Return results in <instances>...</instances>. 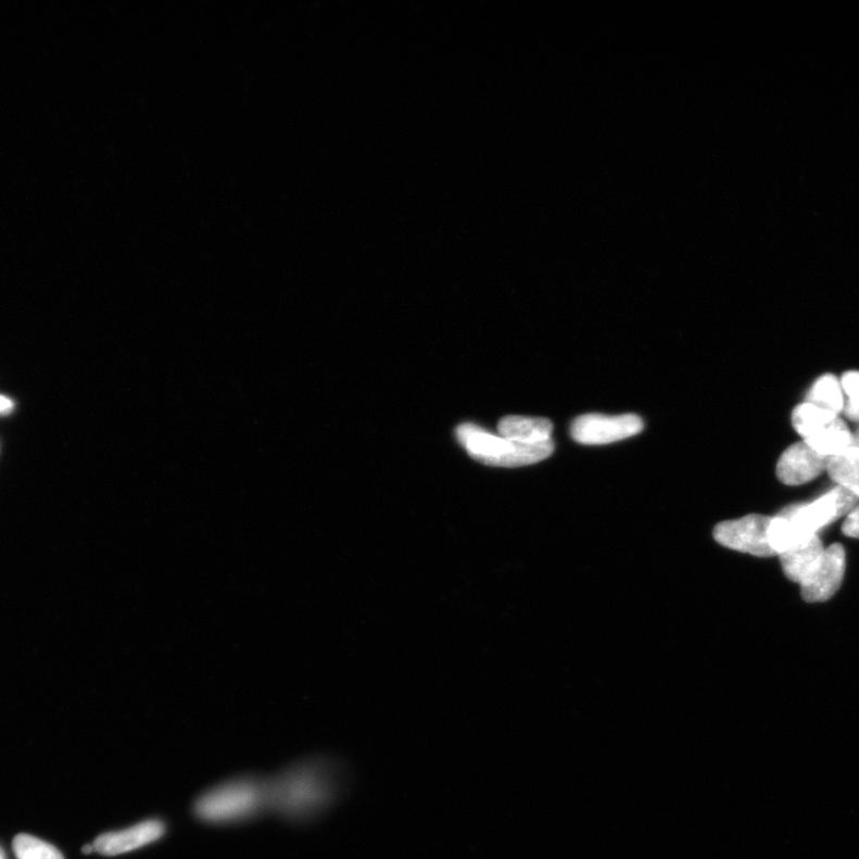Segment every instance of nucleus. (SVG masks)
I'll list each match as a JSON object with an SVG mask.
<instances>
[{
    "mask_svg": "<svg viewBox=\"0 0 859 859\" xmlns=\"http://www.w3.org/2000/svg\"><path fill=\"white\" fill-rule=\"evenodd\" d=\"M771 517L748 515L741 519L728 520L713 529V539L725 548L770 558L773 553L769 541Z\"/></svg>",
    "mask_w": 859,
    "mask_h": 859,
    "instance_id": "39448f33",
    "label": "nucleus"
},
{
    "mask_svg": "<svg viewBox=\"0 0 859 859\" xmlns=\"http://www.w3.org/2000/svg\"><path fill=\"white\" fill-rule=\"evenodd\" d=\"M828 473L838 487L850 491L859 500V446L829 458Z\"/></svg>",
    "mask_w": 859,
    "mask_h": 859,
    "instance_id": "ddd939ff",
    "label": "nucleus"
},
{
    "mask_svg": "<svg viewBox=\"0 0 859 859\" xmlns=\"http://www.w3.org/2000/svg\"><path fill=\"white\" fill-rule=\"evenodd\" d=\"M843 532L846 536L859 539V504L846 517Z\"/></svg>",
    "mask_w": 859,
    "mask_h": 859,
    "instance_id": "f3484780",
    "label": "nucleus"
},
{
    "mask_svg": "<svg viewBox=\"0 0 859 859\" xmlns=\"http://www.w3.org/2000/svg\"><path fill=\"white\" fill-rule=\"evenodd\" d=\"M793 426L805 442L824 438L828 433L846 428L844 420L829 410L812 404H801L794 409Z\"/></svg>",
    "mask_w": 859,
    "mask_h": 859,
    "instance_id": "9b49d317",
    "label": "nucleus"
},
{
    "mask_svg": "<svg viewBox=\"0 0 859 859\" xmlns=\"http://www.w3.org/2000/svg\"><path fill=\"white\" fill-rule=\"evenodd\" d=\"M858 444H859V429L856 432V434H854V446H856Z\"/></svg>",
    "mask_w": 859,
    "mask_h": 859,
    "instance_id": "aec40b11",
    "label": "nucleus"
},
{
    "mask_svg": "<svg viewBox=\"0 0 859 859\" xmlns=\"http://www.w3.org/2000/svg\"><path fill=\"white\" fill-rule=\"evenodd\" d=\"M843 393L848 395L843 413L854 421H859V371H848L842 378Z\"/></svg>",
    "mask_w": 859,
    "mask_h": 859,
    "instance_id": "dca6fc26",
    "label": "nucleus"
},
{
    "mask_svg": "<svg viewBox=\"0 0 859 859\" xmlns=\"http://www.w3.org/2000/svg\"><path fill=\"white\" fill-rule=\"evenodd\" d=\"M266 806H269L268 784L238 780L203 795L195 809L203 820L229 822L247 819Z\"/></svg>",
    "mask_w": 859,
    "mask_h": 859,
    "instance_id": "20e7f679",
    "label": "nucleus"
},
{
    "mask_svg": "<svg viewBox=\"0 0 859 859\" xmlns=\"http://www.w3.org/2000/svg\"><path fill=\"white\" fill-rule=\"evenodd\" d=\"M457 440L477 462L495 467H522L548 458L554 452L553 441L527 444L495 435L476 425L459 426Z\"/></svg>",
    "mask_w": 859,
    "mask_h": 859,
    "instance_id": "7ed1b4c3",
    "label": "nucleus"
},
{
    "mask_svg": "<svg viewBox=\"0 0 859 859\" xmlns=\"http://www.w3.org/2000/svg\"><path fill=\"white\" fill-rule=\"evenodd\" d=\"M93 850V846H84L83 852L84 854H91Z\"/></svg>",
    "mask_w": 859,
    "mask_h": 859,
    "instance_id": "6ab92c4d",
    "label": "nucleus"
},
{
    "mask_svg": "<svg viewBox=\"0 0 859 859\" xmlns=\"http://www.w3.org/2000/svg\"><path fill=\"white\" fill-rule=\"evenodd\" d=\"M0 859H4L2 850H0Z\"/></svg>",
    "mask_w": 859,
    "mask_h": 859,
    "instance_id": "412c9836",
    "label": "nucleus"
},
{
    "mask_svg": "<svg viewBox=\"0 0 859 859\" xmlns=\"http://www.w3.org/2000/svg\"><path fill=\"white\" fill-rule=\"evenodd\" d=\"M164 832L165 828L161 821L148 820L123 831L104 833L92 846L94 851L103 856H117L159 841Z\"/></svg>",
    "mask_w": 859,
    "mask_h": 859,
    "instance_id": "1a4fd4ad",
    "label": "nucleus"
},
{
    "mask_svg": "<svg viewBox=\"0 0 859 859\" xmlns=\"http://www.w3.org/2000/svg\"><path fill=\"white\" fill-rule=\"evenodd\" d=\"M502 438L527 444L552 441V421L544 418L509 416L500 421Z\"/></svg>",
    "mask_w": 859,
    "mask_h": 859,
    "instance_id": "f8f14e48",
    "label": "nucleus"
},
{
    "mask_svg": "<svg viewBox=\"0 0 859 859\" xmlns=\"http://www.w3.org/2000/svg\"><path fill=\"white\" fill-rule=\"evenodd\" d=\"M12 845L18 859H64L54 846L28 834H20Z\"/></svg>",
    "mask_w": 859,
    "mask_h": 859,
    "instance_id": "2eb2a0df",
    "label": "nucleus"
},
{
    "mask_svg": "<svg viewBox=\"0 0 859 859\" xmlns=\"http://www.w3.org/2000/svg\"><path fill=\"white\" fill-rule=\"evenodd\" d=\"M857 504L858 498L854 493L837 487L813 503L786 507L771 519V548L776 555L793 549L834 520L848 515Z\"/></svg>",
    "mask_w": 859,
    "mask_h": 859,
    "instance_id": "f257e3e1",
    "label": "nucleus"
},
{
    "mask_svg": "<svg viewBox=\"0 0 859 859\" xmlns=\"http://www.w3.org/2000/svg\"><path fill=\"white\" fill-rule=\"evenodd\" d=\"M325 766L305 765L268 784L269 806L289 817H306L332 801L336 784Z\"/></svg>",
    "mask_w": 859,
    "mask_h": 859,
    "instance_id": "f03ea898",
    "label": "nucleus"
},
{
    "mask_svg": "<svg viewBox=\"0 0 859 859\" xmlns=\"http://www.w3.org/2000/svg\"><path fill=\"white\" fill-rule=\"evenodd\" d=\"M806 403L812 404L833 415L843 413L845 401L842 383L831 374L821 377L807 394Z\"/></svg>",
    "mask_w": 859,
    "mask_h": 859,
    "instance_id": "4468645a",
    "label": "nucleus"
},
{
    "mask_svg": "<svg viewBox=\"0 0 859 859\" xmlns=\"http://www.w3.org/2000/svg\"><path fill=\"white\" fill-rule=\"evenodd\" d=\"M856 446H859V444H858V445H856Z\"/></svg>",
    "mask_w": 859,
    "mask_h": 859,
    "instance_id": "4be33fe9",
    "label": "nucleus"
},
{
    "mask_svg": "<svg viewBox=\"0 0 859 859\" xmlns=\"http://www.w3.org/2000/svg\"><path fill=\"white\" fill-rule=\"evenodd\" d=\"M824 552L822 542L814 535L797 544L793 549L781 554L780 559L786 578L801 585L816 570Z\"/></svg>",
    "mask_w": 859,
    "mask_h": 859,
    "instance_id": "9d476101",
    "label": "nucleus"
},
{
    "mask_svg": "<svg viewBox=\"0 0 859 859\" xmlns=\"http://www.w3.org/2000/svg\"><path fill=\"white\" fill-rule=\"evenodd\" d=\"M644 429V421L636 415L604 416L598 414L578 417L571 427L576 442L603 445L634 438Z\"/></svg>",
    "mask_w": 859,
    "mask_h": 859,
    "instance_id": "423d86ee",
    "label": "nucleus"
},
{
    "mask_svg": "<svg viewBox=\"0 0 859 859\" xmlns=\"http://www.w3.org/2000/svg\"><path fill=\"white\" fill-rule=\"evenodd\" d=\"M14 408V403L9 397L0 395V415L10 413Z\"/></svg>",
    "mask_w": 859,
    "mask_h": 859,
    "instance_id": "a211bd4d",
    "label": "nucleus"
},
{
    "mask_svg": "<svg viewBox=\"0 0 859 859\" xmlns=\"http://www.w3.org/2000/svg\"><path fill=\"white\" fill-rule=\"evenodd\" d=\"M829 458L817 453L805 442L795 443L781 456L778 477L785 485H804L826 470Z\"/></svg>",
    "mask_w": 859,
    "mask_h": 859,
    "instance_id": "6e6552de",
    "label": "nucleus"
},
{
    "mask_svg": "<svg viewBox=\"0 0 859 859\" xmlns=\"http://www.w3.org/2000/svg\"><path fill=\"white\" fill-rule=\"evenodd\" d=\"M845 573V551L841 544L825 549L816 570L801 584L806 602H825L836 594Z\"/></svg>",
    "mask_w": 859,
    "mask_h": 859,
    "instance_id": "0eeeda50",
    "label": "nucleus"
}]
</instances>
